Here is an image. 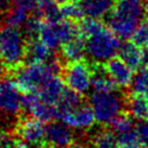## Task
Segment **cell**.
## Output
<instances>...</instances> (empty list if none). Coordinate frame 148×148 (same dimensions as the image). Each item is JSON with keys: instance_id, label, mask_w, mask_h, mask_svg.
Here are the masks:
<instances>
[{"instance_id": "cell-13", "label": "cell", "mask_w": 148, "mask_h": 148, "mask_svg": "<svg viewBox=\"0 0 148 148\" xmlns=\"http://www.w3.org/2000/svg\"><path fill=\"white\" fill-rule=\"evenodd\" d=\"M65 86L64 79H61L58 74H53L46 79V82L38 88L36 92L44 101L57 106L66 89Z\"/></svg>"}, {"instance_id": "cell-24", "label": "cell", "mask_w": 148, "mask_h": 148, "mask_svg": "<svg viewBox=\"0 0 148 148\" xmlns=\"http://www.w3.org/2000/svg\"><path fill=\"white\" fill-rule=\"evenodd\" d=\"M110 127L111 131L116 135L131 131L135 129L134 118L127 113H120L116 119H113L110 122Z\"/></svg>"}, {"instance_id": "cell-32", "label": "cell", "mask_w": 148, "mask_h": 148, "mask_svg": "<svg viewBox=\"0 0 148 148\" xmlns=\"http://www.w3.org/2000/svg\"><path fill=\"white\" fill-rule=\"evenodd\" d=\"M38 0H13V5L22 8L27 12H31L33 10H36Z\"/></svg>"}, {"instance_id": "cell-11", "label": "cell", "mask_w": 148, "mask_h": 148, "mask_svg": "<svg viewBox=\"0 0 148 148\" xmlns=\"http://www.w3.org/2000/svg\"><path fill=\"white\" fill-rule=\"evenodd\" d=\"M45 140L48 145L57 148H69L74 140L72 129L64 122L51 121L46 125Z\"/></svg>"}, {"instance_id": "cell-1", "label": "cell", "mask_w": 148, "mask_h": 148, "mask_svg": "<svg viewBox=\"0 0 148 148\" xmlns=\"http://www.w3.org/2000/svg\"><path fill=\"white\" fill-rule=\"evenodd\" d=\"M145 15L146 10L142 0H118L107 22L116 36L121 39H130Z\"/></svg>"}, {"instance_id": "cell-39", "label": "cell", "mask_w": 148, "mask_h": 148, "mask_svg": "<svg viewBox=\"0 0 148 148\" xmlns=\"http://www.w3.org/2000/svg\"><path fill=\"white\" fill-rule=\"evenodd\" d=\"M71 1H75V2H81L82 0H71Z\"/></svg>"}, {"instance_id": "cell-17", "label": "cell", "mask_w": 148, "mask_h": 148, "mask_svg": "<svg viewBox=\"0 0 148 148\" xmlns=\"http://www.w3.org/2000/svg\"><path fill=\"white\" fill-rule=\"evenodd\" d=\"M86 52V42L79 36L74 37L73 39L65 42L62 46V57L68 62H75V61L83 60Z\"/></svg>"}, {"instance_id": "cell-40", "label": "cell", "mask_w": 148, "mask_h": 148, "mask_svg": "<svg viewBox=\"0 0 148 148\" xmlns=\"http://www.w3.org/2000/svg\"><path fill=\"white\" fill-rule=\"evenodd\" d=\"M1 61H2V59H1V56H0V66L2 65V64H1Z\"/></svg>"}, {"instance_id": "cell-27", "label": "cell", "mask_w": 148, "mask_h": 148, "mask_svg": "<svg viewBox=\"0 0 148 148\" xmlns=\"http://www.w3.org/2000/svg\"><path fill=\"white\" fill-rule=\"evenodd\" d=\"M61 14L63 18H68L72 21H76L81 18L82 15H84L81 5H77V2L71 1V0H68L61 5Z\"/></svg>"}, {"instance_id": "cell-26", "label": "cell", "mask_w": 148, "mask_h": 148, "mask_svg": "<svg viewBox=\"0 0 148 148\" xmlns=\"http://www.w3.org/2000/svg\"><path fill=\"white\" fill-rule=\"evenodd\" d=\"M3 18H5V24L16 26V27H22L23 24L28 18V12L22 8H18L16 5H14Z\"/></svg>"}, {"instance_id": "cell-21", "label": "cell", "mask_w": 148, "mask_h": 148, "mask_svg": "<svg viewBox=\"0 0 148 148\" xmlns=\"http://www.w3.org/2000/svg\"><path fill=\"white\" fill-rule=\"evenodd\" d=\"M92 144L94 148H120L116 135L109 130H100L92 136Z\"/></svg>"}, {"instance_id": "cell-38", "label": "cell", "mask_w": 148, "mask_h": 148, "mask_svg": "<svg viewBox=\"0 0 148 148\" xmlns=\"http://www.w3.org/2000/svg\"><path fill=\"white\" fill-rule=\"evenodd\" d=\"M38 148H57V147H53V146L49 145V146H39Z\"/></svg>"}, {"instance_id": "cell-31", "label": "cell", "mask_w": 148, "mask_h": 148, "mask_svg": "<svg viewBox=\"0 0 148 148\" xmlns=\"http://www.w3.org/2000/svg\"><path fill=\"white\" fill-rule=\"evenodd\" d=\"M135 131L138 137L139 144L144 148H148V121L138 120L135 124Z\"/></svg>"}, {"instance_id": "cell-9", "label": "cell", "mask_w": 148, "mask_h": 148, "mask_svg": "<svg viewBox=\"0 0 148 148\" xmlns=\"http://www.w3.org/2000/svg\"><path fill=\"white\" fill-rule=\"evenodd\" d=\"M23 109L31 116L44 123H49L60 118L58 107L44 101L36 92H25L23 96Z\"/></svg>"}, {"instance_id": "cell-37", "label": "cell", "mask_w": 148, "mask_h": 148, "mask_svg": "<svg viewBox=\"0 0 148 148\" xmlns=\"http://www.w3.org/2000/svg\"><path fill=\"white\" fill-rule=\"evenodd\" d=\"M145 10H146V15L148 16V0H145Z\"/></svg>"}, {"instance_id": "cell-19", "label": "cell", "mask_w": 148, "mask_h": 148, "mask_svg": "<svg viewBox=\"0 0 148 148\" xmlns=\"http://www.w3.org/2000/svg\"><path fill=\"white\" fill-rule=\"evenodd\" d=\"M61 3L58 0H38L36 7V14L47 22H53L61 20Z\"/></svg>"}, {"instance_id": "cell-35", "label": "cell", "mask_w": 148, "mask_h": 148, "mask_svg": "<svg viewBox=\"0 0 148 148\" xmlns=\"http://www.w3.org/2000/svg\"><path fill=\"white\" fill-rule=\"evenodd\" d=\"M142 64L144 65V68L148 69V46L145 47L143 50V58H142Z\"/></svg>"}, {"instance_id": "cell-16", "label": "cell", "mask_w": 148, "mask_h": 148, "mask_svg": "<svg viewBox=\"0 0 148 148\" xmlns=\"http://www.w3.org/2000/svg\"><path fill=\"white\" fill-rule=\"evenodd\" d=\"M51 49L46 46L39 38L27 39L26 60L28 62H45L51 57Z\"/></svg>"}, {"instance_id": "cell-15", "label": "cell", "mask_w": 148, "mask_h": 148, "mask_svg": "<svg viewBox=\"0 0 148 148\" xmlns=\"http://www.w3.org/2000/svg\"><path fill=\"white\" fill-rule=\"evenodd\" d=\"M81 8L86 18H103L112 12L116 5V0H82Z\"/></svg>"}, {"instance_id": "cell-8", "label": "cell", "mask_w": 148, "mask_h": 148, "mask_svg": "<svg viewBox=\"0 0 148 148\" xmlns=\"http://www.w3.org/2000/svg\"><path fill=\"white\" fill-rule=\"evenodd\" d=\"M63 79L68 88L85 95L92 88V66L82 60L70 62L63 71Z\"/></svg>"}, {"instance_id": "cell-36", "label": "cell", "mask_w": 148, "mask_h": 148, "mask_svg": "<svg viewBox=\"0 0 148 148\" xmlns=\"http://www.w3.org/2000/svg\"><path fill=\"white\" fill-rule=\"evenodd\" d=\"M69 148H85L84 146H82L81 144H72Z\"/></svg>"}, {"instance_id": "cell-28", "label": "cell", "mask_w": 148, "mask_h": 148, "mask_svg": "<svg viewBox=\"0 0 148 148\" xmlns=\"http://www.w3.org/2000/svg\"><path fill=\"white\" fill-rule=\"evenodd\" d=\"M105 27L103 24L98 20V18H86L85 20L82 21L81 25L79 26V34L82 36L86 37L90 36L95 33L99 32L100 29Z\"/></svg>"}, {"instance_id": "cell-34", "label": "cell", "mask_w": 148, "mask_h": 148, "mask_svg": "<svg viewBox=\"0 0 148 148\" xmlns=\"http://www.w3.org/2000/svg\"><path fill=\"white\" fill-rule=\"evenodd\" d=\"M8 148H29V144L22 140L21 138H13Z\"/></svg>"}, {"instance_id": "cell-25", "label": "cell", "mask_w": 148, "mask_h": 148, "mask_svg": "<svg viewBox=\"0 0 148 148\" xmlns=\"http://www.w3.org/2000/svg\"><path fill=\"white\" fill-rule=\"evenodd\" d=\"M42 18L39 15H34L29 16L26 20V22L22 26L24 35L27 39H33V38H39V33L42 26Z\"/></svg>"}, {"instance_id": "cell-5", "label": "cell", "mask_w": 148, "mask_h": 148, "mask_svg": "<svg viewBox=\"0 0 148 148\" xmlns=\"http://www.w3.org/2000/svg\"><path fill=\"white\" fill-rule=\"evenodd\" d=\"M120 39L110 28L103 27L86 38L87 56L92 62H108L119 55L122 45Z\"/></svg>"}, {"instance_id": "cell-2", "label": "cell", "mask_w": 148, "mask_h": 148, "mask_svg": "<svg viewBox=\"0 0 148 148\" xmlns=\"http://www.w3.org/2000/svg\"><path fill=\"white\" fill-rule=\"evenodd\" d=\"M59 71V61L51 57L45 62H28L27 64L18 66L14 79L23 92H37L47 79L58 74Z\"/></svg>"}, {"instance_id": "cell-4", "label": "cell", "mask_w": 148, "mask_h": 148, "mask_svg": "<svg viewBox=\"0 0 148 148\" xmlns=\"http://www.w3.org/2000/svg\"><path fill=\"white\" fill-rule=\"evenodd\" d=\"M127 99L118 89L111 90H92L88 102L92 107L96 121L100 124H110V122L126 107Z\"/></svg>"}, {"instance_id": "cell-14", "label": "cell", "mask_w": 148, "mask_h": 148, "mask_svg": "<svg viewBox=\"0 0 148 148\" xmlns=\"http://www.w3.org/2000/svg\"><path fill=\"white\" fill-rule=\"evenodd\" d=\"M106 63L107 72L116 86L122 88L130 86L134 75L132 68H130L121 58H113Z\"/></svg>"}, {"instance_id": "cell-18", "label": "cell", "mask_w": 148, "mask_h": 148, "mask_svg": "<svg viewBox=\"0 0 148 148\" xmlns=\"http://www.w3.org/2000/svg\"><path fill=\"white\" fill-rule=\"evenodd\" d=\"M119 56L133 70L138 69L139 65L142 64L143 51L140 50V47L137 46L134 42H126L122 44L119 51Z\"/></svg>"}, {"instance_id": "cell-20", "label": "cell", "mask_w": 148, "mask_h": 148, "mask_svg": "<svg viewBox=\"0 0 148 148\" xmlns=\"http://www.w3.org/2000/svg\"><path fill=\"white\" fill-rule=\"evenodd\" d=\"M126 107L130 114L136 120L148 119V99L142 95L133 94L126 101Z\"/></svg>"}, {"instance_id": "cell-22", "label": "cell", "mask_w": 148, "mask_h": 148, "mask_svg": "<svg viewBox=\"0 0 148 148\" xmlns=\"http://www.w3.org/2000/svg\"><path fill=\"white\" fill-rule=\"evenodd\" d=\"M130 88L133 94L142 95L148 99V69L144 68L138 70L133 75L132 82L130 84Z\"/></svg>"}, {"instance_id": "cell-3", "label": "cell", "mask_w": 148, "mask_h": 148, "mask_svg": "<svg viewBox=\"0 0 148 148\" xmlns=\"http://www.w3.org/2000/svg\"><path fill=\"white\" fill-rule=\"evenodd\" d=\"M26 37L21 27L5 24L0 26V56L9 68H18L26 59Z\"/></svg>"}, {"instance_id": "cell-30", "label": "cell", "mask_w": 148, "mask_h": 148, "mask_svg": "<svg viewBox=\"0 0 148 148\" xmlns=\"http://www.w3.org/2000/svg\"><path fill=\"white\" fill-rule=\"evenodd\" d=\"M133 42L139 46L140 48L148 46V22H142L139 24L137 28L135 29L133 37H132Z\"/></svg>"}, {"instance_id": "cell-29", "label": "cell", "mask_w": 148, "mask_h": 148, "mask_svg": "<svg viewBox=\"0 0 148 148\" xmlns=\"http://www.w3.org/2000/svg\"><path fill=\"white\" fill-rule=\"evenodd\" d=\"M116 138H118V143H119L120 148H134L142 146L139 144L138 137H137L135 129L116 135Z\"/></svg>"}, {"instance_id": "cell-7", "label": "cell", "mask_w": 148, "mask_h": 148, "mask_svg": "<svg viewBox=\"0 0 148 148\" xmlns=\"http://www.w3.org/2000/svg\"><path fill=\"white\" fill-rule=\"evenodd\" d=\"M23 109L22 90L15 81L0 77V116L10 120Z\"/></svg>"}, {"instance_id": "cell-23", "label": "cell", "mask_w": 148, "mask_h": 148, "mask_svg": "<svg viewBox=\"0 0 148 148\" xmlns=\"http://www.w3.org/2000/svg\"><path fill=\"white\" fill-rule=\"evenodd\" d=\"M79 105H82V97H81V94L74 92L72 89H65L64 94L62 95L60 101L58 102V109H59V112L63 113L65 111L72 110L74 108L79 107Z\"/></svg>"}, {"instance_id": "cell-33", "label": "cell", "mask_w": 148, "mask_h": 148, "mask_svg": "<svg viewBox=\"0 0 148 148\" xmlns=\"http://www.w3.org/2000/svg\"><path fill=\"white\" fill-rule=\"evenodd\" d=\"M12 5L13 0H0V16H5L12 9Z\"/></svg>"}, {"instance_id": "cell-12", "label": "cell", "mask_w": 148, "mask_h": 148, "mask_svg": "<svg viewBox=\"0 0 148 148\" xmlns=\"http://www.w3.org/2000/svg\"><path fill=\"white\" fill-rule=\"evenodd\" d=\"M44 122L35 118H27L22 120L16 126V134L18 138L26 142L29 145H39L45 140L46 126Z\"/></svg>"}, {"instance_id": "cell-10", "label": "cell", "mask_w": 148, "mask_h": 148, "mask_svg": "<svg viewBox=\"0 0 148 148\" xmlns=\"http://www.w3.org/2000/svg\"><path fill=\"white\" fill-rule=\"evenodd\" d=\"M60 119L72 130L83 131V132L92 129L96 121L92 107L83 103L72 110L61 113Z\"/></svg>"}, {"instance_id": "cell-6", "label": "cell", "mask_w": 148, "mask_h": 148, "mask_svg": "<svg viewBox=\"0 0 148 148\" xmlns=\"http://www.w3.org/2000/svg\"><path fill=\"white\" fill-rule=\"evenodd\" d=\"M79 26H76L75 21L72 20L61 18L53 22L45 21L39 33V39L51 50H55L74 37L79 36Z\"/></svg>"}]
</instances>
